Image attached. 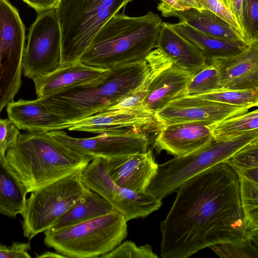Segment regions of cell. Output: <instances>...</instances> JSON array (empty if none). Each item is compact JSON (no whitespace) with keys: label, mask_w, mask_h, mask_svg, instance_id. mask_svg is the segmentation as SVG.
<instances>
[{"label":"cell","mask_w":258,"mask_h":258,"mask_svg":"<svg viewBox=\"0 0 258 258\" xmlns=\"http://www.w3.org/2000/svg\"><path fill=\"white\" fill-rule=\"evenodd\" d=\"M100 257L157 258L158 256L153 252L151 245L138 246L134 242L127 240Z\"/></svg>","instance_id":"32"},{"label":"cell","mask_w":258,"mask_h":258,"mask_svg":"<svg viewBox=\"0 0 258 258\" xmlns=\"http://www.w3.org/2000/svg\"><path fill=\"white\" fill-rule=\"evenodd\" d=\"M108 170L107 160L93 158L82 172V182L104 198L127 222L145 218L160 208L162 200L148 190L137 192L117 185L111 179Z\"/></svg>","instance_id":"9"},{"label":"cell","mask_w":258,"mask_h":258,"mask_svg":"<svg viewBox=\"0 0 258 258\" xmlns=\"http://www.w3.org/2000/svg\"><path fill=\"white\" fill-rule=\"evenodd\" d=\"M226 162L240 171L258 168V138L245 145Z\"/></svg>","instance_id":"30"},{"label":"cell","mask_w":258,"mask_h":258,"mask_svg":"<svg viewBox=\"0 0 258 258\" xmlns=\"http://www.w3.org/2000/svg\"><path fill=\"white\" fill-rule=\"evenodd\" d=\"M108 70L91 67L80 60L60 66L47 74L33 80L38 98H44L65 89L93 81Z\"/></svg>","instance_id":"18"},{"label":"cell","mask_w":258,"mask_h":258,"mask_svg":"<svg viewBox=\"0 0 258 258\" xmlns=\"http://www.w3.org/2000/svg\"><path fill=\"white\" fill-rule=\"evenodd\" d=\"M6 107L9 119L19 130L28 132H49L63 122L38 98L33 100H12Z\"/></svg>","instance_id":"20"},{"label":"cell","mask_w":258,"mask_h":258,"mask_svg":"<svg viewBox=\"0 0 258 258\" xmlns=\"http://www.w3.org/2000/svg\"><path fill=\"white\" fill-rule=\"evenodd\" d=\"M257 236L241 242H227L209 246L215 253L223 258H257Z\"/></svg>","instance_id":"29"},{"label":"cell","mask_w":258,"mask_h":258,"mask_svg":"<svg viewBox=\"0 0 258 258\" xmlns=\"http://www.w3.org/2000/svg\"><path fill=\"white\" fill-rule=\"evenodd\" d=\"M19 130L10 119L0 117V157L5 156L8 150L15 145L20 134Z\"/></svg>","instance_id":"34"},{"label":"cell","mask_w":258,"mask_h":258,"mask_svg":"<svg viewBox=\"0 0 258 258\" xmlns=\"http://www.w3.org/2000/svg\"><path fill=\"white\" fill-rule=\"evenodd\" d=\"M172 17L178 18L180 22L185 23L205 34L224 40H241L246 43L234 28L208 10L189 8L177 11L172 14Z\"/></svg>","instance_id":"24"},{"label":"cell","mask_w":258,"mask_h":258,"mask_svg":"<svg viewBox=\"0 0 258 258\" xmlns=\"http://www.w3.org/2000/svg\"><path fill=\"white\" fill-rule=\"evenodd\" d=\"M220 1H221L222 2V0H220Z\"/></svg>","instance_id":"41"},{"label":"cell","mask_w":258,"mask_h":258,"mask_svg":"<svg viewBox=\"0 0 258 258\" xmlns=\"http://www.w3.org/2000/svg\"><path fill=\"white\" fill-rule=\"evenodd\" d=\"M149 72L144 59L108 69L93 81L39 99L63 122L76 121L121 99L142 84Z\"/></svg>","instance_id":"3"},{"label":"cell","mask_w":258,"mask_h":258,"mask_svg":"<svg viewBox=\"0 0 258 258\" xmlns=\"http://www.w3.org/2000/svg\"><path fill=\"white\" fill-rule=\"evenodd\" d=\"M107 161L108 174L113 182L137 192L147 191L158 167L151 150Z\"/></svg>","instance_id":"17"},{"label":"cell","mask_w":258,"mask_h":258,"mask_svg":"<svg viewBox=\"0 0 258 258\" xmlns=\"http://www.w3.org/2000/svg\"><path fill=\"white\" fill-rule=\"evenodd\" d=\"M238 171L244 218L251 230L258 234V182L249 179Z\"/></svg>","instance_id":"27"},{"label":"cell","mask_w":258,"mask_h":258,"mask_svg":"<svg viewBox=\"0 0 258 258\" xmlns=\"http://www.w3.org/2000/svg\"><path fill=\"white\" fill-rule=\"evenodd\" d=\"M163 22L151 11L140 17L117 13L96 34L80 60L108 70L145 59L157 48Z\"/></svg>","instance_id":"2"},{"label":"cell","mask_w":258,"mask_h":258,"mask_svg":"<svg viewBox=\"0 0 258 258\" xmlns=\"http://www.w3.org/2000/svg\"><path fill=\"white\" fill-rule=\"evenodd\" d=\"M168 24L176 32L202 51L208 64L216 59L236 55L249 45L241 40H226L205 34L182 22Z\"/></svg>","instance_id":"21"},{"label":"cell","mask_w":258,"mask_h":258,"mask_svg":"<svg viewBox=\"0 0 258 258\" xmlns=\"http://www.w3.org/2000/svg\"><path fill=\"white\" fill-rule=\"evenodd\" d=\"M214 141H222L258 128V110L225 119L210 126Z\"/></svg>","instance_id":"25"},{"label":"cell","mask_w":258,"mask_h":258,"mask_svg":"<svg viewBox=\"0 0 258 258\" xmlns=\"http://www.w3.org/2000/svg\"><path fill=\"white\" fill-rule=\"evenodd\" d=\"M176 192L160 224L162 257L187 258L212 245L258 235L244 218L238 171L226 161L186 180Z\"/></svg>","instance_id":"1"},{"label":"cell","mask_w":258,"mask_h":258,"mask_svg":"<svg viewBox=\"0 0 258 258\" xmlns=\"http://www.w3.org/2000/svg\"><path fill=\"white\" fill-rule=\"evenodd\" d=\"M258 138V130L222 141L213 140L187 155L158 164L147 190L162 200L176 192L186 180L219 163L226 161L245 145Z\"/></svg>","instance_id":"7"},{"label":"cell","mask_w":258,"mask_h":258,"mask_svg":"<svg viewBox=\"0 0 258 258\" xmlns=\"http://www.w3.org/2000/svg\"><path fill=\"white\" fill-rule=\"evenodd\" d=\"M157 48L175 65L193 75L208 65L206 58L202 51L172 29L168 23L163 22Z\"/></svg>","instance_id":"19"},{"label":"cell","mask_w":258,"mask_h":258,"mask_svg":"<svg viewBox=\"0 0 258 258\" xmlns=\"http://www.w3.org/2000/svg\"><path fill=\"white\" fill-rule=\"evenodd\" d=\"M210 63L219 73L218 90L258 89V41L251 43L236 55L216 59Z\"/></svg>","instance_id":"16"},{"label":"cell","mask_w":258,"mask_h":258,"mask_svg":"<svg viewBox=\"0 0 258 258\" xmlns=\"http://www.w3.org/2000/svg\"><path fill=\"white\" fill-rule=\"evenodd\" d=\"M49 132L67 148L93 159L112 160L145 153L149 144L147 135L134 130L103 133L87 138L70 136L63 130Z\"/></svg>","instance_id":"11"},{"label":"cell","mask_w":258,"mask_h":258,"mask_svg":"<svg viewBox=\"0 0 258 258\" xmlns=\"http://www.w3.org/2000/svg\"><path fill=\"white\" fill-rule=\"evenodd\" d=\"M114 211L104 198L87 188L83 195L46 230H57Z\"/></svg>","instance_id":"22"},{"label":"cell","mask_w":258,"mask_h":258,"mask_svg":"<svg viewBox=\"0 0 258 258\" xmlns=\"http://www.w3.org/2000/svg\"><path fill=\"white\" fill-rule=\"evenodd\" d=\"M220 77L217 68L212 63L193 75L186 91L187 96H195L219 88Z\"/></svg>","instance_id":"28"},{"label":"cell","mask_w":258,"mask_h":258,"mask_svg":"<svg viewBox=\"0 0 258 258\" xmlns=\"http://www.w3.org/2000/svg\"><path fill=\"white\" fill-rule=\"evenodd\" d=\"M243 0H222V2L234 14L242 28V6ZM243 29V28H242Z\"/></svg>","instance_id":"38"},{"label":"cell","mask_w":258,"mask_h":258,"mask_svg":"<svg viewBox=\"0 0 258 258\" xmlns=\"http://www.w3.org/2000/svg\"><path fill=\"white\" fill-rule=\"evenodd\" d=\"M242 28L248 44L258 41V0H243Z\"/></svg>","instance_id":"31"},{"label":"cell","mask_w":258,"mask_h":258,"mask_svg":"<svg viewBox=\"0 0 258 258\" xmlns=\"http://www.w3.org/2000/svg\"><path fill=\"white\" fill-rule=\"evenodd\" d=\"M29 242H13L10 246L0 244V258H30Z\"/></svg>","instance_id":"35"},{"label":"cell","mask_w":258,"mask_h":258,"mask_svg":"<svg viewBox=\"0 0 258 258\" xmlns=\"http://www.w3.org/2000/svg\"><path fill=\"white\" fill-rule=\"evenodd\" d=\"M132 0H58L61 66L80 60L103 26Z\"/></svg>","instance_id":"5"},{"label":"cell","mask_w":258,"mask_h":258,"mask_svg":"<svg viewBox=\"0 0 258 258\" xmlns=\"http://www.w3.org/2000/svg\"><path fill=\"white\" fill-rule=\"evenodd\" d=\"M164 126L155 113L144 106L116 112L97 113L78 120L58 124L53 131L66 129L101 134L134 130L147 135L158 134Z\"/></svg>","instance_id":"13"},{"label":"cell","mask_w":258,"mask_h":258,"mask_svg":"<svg viewBox=\"0 0 258 258\" xmlns=\"http://www.w3.org/2000/svg\"><path fill=\"white\" fill-rule=\"evenodd\" d=\"M83 169L31 192L21 222L29 240L48 229L83 195L87 189L81 178Z\"/></svg>","instance_id":"8"},{"label":"cell","mask_w":258,"mask_h":258,"mask_svg":"<svg viewBox=\"0 0 258 258\" xmlns=\"http://www.w3.org/2000/svg\"><path fill=\"white\" fill-rule=\"evenodd\" d=\"M28 194L25 186L8 163L0 157V214L10 218L23 215Z\"/></svg>","instance_id":"23"},{"label":"cell","mask_w":258,"mask_h":258,"mask_svg":"<svg viewBox=\"0 0 258 258\" xmlns=\"http://www.w3.org/2000/svg\"><path fill=\"white\" fill-rule=\"evenodd\" d=\"M61 37L54 9L38 14L29 29L22 62L25 77L33 80L61 66Z\"/></svg>","instance_id":"10"},{"label":"cell","mask_w":258,"mask_h":258,"mask_svg":"<svg viewBox=\"0 0 258 258\" xmlns=\"http://www.w3.org/2000/svg\"><path fill=\"white\" fill-rule=\"evenodd\" d=\"M38 14L55 9L58 0H22Z\"/></svg>","instance_id":"37"},{"label":"cell","mask_w":258,"mask_h":258,"mask_svg":"<svg viewBox=\"0 0 258 258\" xmlns=\"http://www.w3.org/2000/svg\"><path fill=\"white\" fill-rule=\"evenodd\" d=\"M195 96L212 101L249 109L258 105V89H219Z\"/></svg>","instance_id":"26"},{"label":"cell","mask_w":258,"mask_h":258,"mask_svg":"<svg viewBox=\"0 0 258 258\" xmlns=\"http://www.w3.org/2000/svg\"><path fill=\"white\" fill-rule=\"evenodd\" d=\"M44 233L45 244L66 257H100L112 251L125 239L127 225L123 215L115 211Z\"/></svg>","instance_id":"6"},{"label":"cell","mask_w":258,"mask_h":258,"mask_svg":"<svg viewBox=\"0 0 258 258\" xmlns=\"http://www.w3.org/2000/svg\"><path fill=\"white\" fill-rule=\"evenodd\" d=\"M248 109L197 96H185L170 101L155 114L164 126L185 122L211 126L229 117L246 113Z\"/></svg>","instance_id":"14"},{"label":"cell","mask_w":258,"mask_h":258,"mask_svg":"<svg viewBox=\"0 0 258 258\" xmlns=\"http://www.w3.org/2000/svg\"><path fill=\"white\" fill-rule=\"evenodd\" d=\"M6 158L28 193L84 168L93 159L67 148L49 131L20 133Z\"/></svg>","instance_id":"4"},{"label":"cell","mask_w":258,"mask_h":258,"mask_svg":"<svg viewBox=\"0 0 258 258\" xmlns=\"http://www.w3.org/2000/svg\"><path fill=\"white\" fill-rule=\"evenodd\" d=\"M160 3L157 9L161 12L163 17H172V14L177 11H181L189 8L178 5L175 0H159Z\"/></svg>","instance_id":"36"},{"label":"cell","mask_w":258,"mask_h":258,"mask_svg":"<svg viewBox=\"0 0 258 258\" xmlns=\"http://www.w3.org/2000/svg\"><path fill=\"white\" fill-rule=\"evenodd\" d=\"M149 72L144 104L156 113L170 101L186 95L193 74L175 65L159 48L145 58Z\"/></svg>","instance_id":"12"},{"label":"cell","mask_w":258,"mask_h":258,"mask_svg":"<svg viewBox=\"0 0 258 258\" xmlns=\"http://www.w3.org/2000/svg\"><path fill=\"white\" fill-rule=\"evenodd\" d=\"M213 140L210 126L179 123L164 126L157 134L153 147L158 153L165 151L177 157L195 152Z\"/></svg>","instance_id":"15"},{"label":"cell","mask_w":258,"mask_h":258,"mask_svg":"<svg viewBox=\"0 0 258 258\" xmlns=\"http://www.w3.org/2000/svg\"><path fill=\"white\" fill-rule=\"evenodd\" d=\"M195 1L199 10H208L219 17L234 28L243 37L246 42L243 29L236 17L221 1L195 0Z\"/></svg>","instance_id":"33"},{"label":"cell","mask_w":258,"mask_h":258,"mask_svg":"<svg viewBox=\"0 0 258 258\" xmlns=\"http://www.w3.org/2000/svg\"><path fill=\"white\" fill-rule=\"evenodd\" d=\"M176 3L182 7L199 10L195 0H175Z\"/></svg>","instance_id":"39"},{"label":"cell","mask_w":258,"mask_h":258,"mask_svg":"<svg viewBox=\"0 0 258 258\" xmlns=\"http://www.w3.org/2000/svg\"><path fill=\"white\" fill-rule=\"evenodd\" d=\"M37 257H38V258H44V257H54V258H63V257H66L57 252V253H56V252H51V251H46L39 255H37L36 256Z\"/></svg>","instance_id":"40"}]
</instances>
